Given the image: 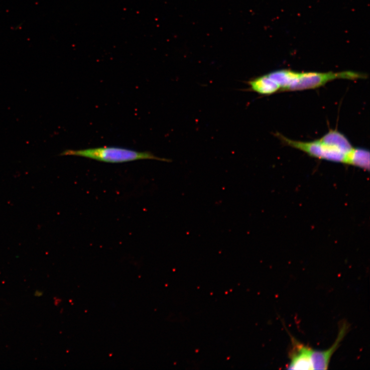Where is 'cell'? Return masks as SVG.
I'll return each mask as SVG.
<instances>
[{"label": "cell", "mask_w": 370, "mask_h": 370, "mask_svg": "<svg viewBox=\"0 0 370 370\" xmlns=\"http://www.w3.org/2000/svg\"><path fill=\"white\" fill-rule=\"evenodd\" d=\"M350 326L346 321L341 322L339 333L333 345L325 351L313 350L312 362L313 370H327L330 360L335 351L339 348L341 343L348 333Z\"/></svg>", "instance_id": "5b68a950"}, {"label": "cell", "mask_w": 370, "mask_h": 370, "mask_svg": "<svg viewBox=\"0 0 370 370\" xmlns=\"http://www.w3.org/2000/svg\"><path fill=\"white\" fill-rule=\"evenodd\" d=\"M288 334L291 337V345L288 351L290 363L288 365L287 369L313 370L312 362L313 349L298 341L290 333Z\"/></svg>", "instance_id": "277c9868"}, {"label": "cell", "mask_w": 370, "mask_h": 370, "mask_svg": "<svg viewBox=\"0 0 370 370\" xmlns=\"http://www.w3.org/2000/svg\"><path fill=\"white\" fill-rule=\"evenodd\" d=\"M366 78L364 74L351 71L342 72H295L292 82L287 91L314 89L324 86L332 80L338 79L355 80Z\"/></svg>", "instance_id": "3957f363"}, {"label": "cell", "mask_w": 370, "mask_h": 370, "mask_svg": "<svg viewBox=\"0 0 370 370\" xmlns=\"http://www.w3.org/2000/svg\"><path fill=\"white\" fill-rule=\"evenodd\" d=\"M277 136L288 146L300 150L312 157L332 162L346 164L348 153L351 151L347 152L322 138L304 142L287 138L280 134Z\"/></svg>", "instance_id": "7a4b0ae2"}, {"label": "cell", "mask_w": 370, "mask_h": 370, "mask_svg": "<svg viewBox=\"0 0 370 370\" xmlns=\"http://www.w3.org/2000/svg\"><path fill=\"white\" fill-rule=\"evenodd\" d=\"M43 292L39 291H37L35 293V296L36 297H41L43 295Z\"/></svg>", "instance_id": "ba28073f"}, {"label": "cell", "mask_w": 370, "mask_h": 370, "mask_svg": "<svg viewBox=\"0 0 370 370\" xmlns=\"http://www.w3.org/2000/svg\"><path fill=\"white\" fill-rule=\"evenodd\" d=\"M365 170L370 168V152L363 148H353L348 153L346 164Z\"/></svg>", "instance_id": "52a82bcc"}, {"label": "cell", "mask_w": 370, "mask_h": 370, "mask_svg": "<svg viewBox=\"0 0 370 370\" xmlns=\"http://www.w3.org/2000/svg\"><path fill=\"white\" fill-rule=\"evenodd\" d=\"M247 84L250 90L260 95H269L280 90V86L267 74L251 79Z\"/></svg>", "instance_id": "8992f818"}, {"label": "cell", "mask_w": 370, "mask_h": 370, "mask_svg": "<svg viewBox=\"0 0 370 370\" xmlns=\"http://www.w3.org/2000/svg\"><path fill=\"white\" fill-rule=\"evenodd\" d=\"M61 156H75L108 163H123L142 159H153L169 162L170 160L155 156L150 152H139L117 147H103L83 150H66Z\"/></svg>", "instance_id": "6da1fadb"}]
</instances>
